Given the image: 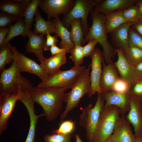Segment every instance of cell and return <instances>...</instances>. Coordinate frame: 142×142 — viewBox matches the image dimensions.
I'll list each match as a JSON object with an SVG mask.
<instances>
[{
    "instance_id": "obj_39",
    "label": "cell",
    "mask_w": 142,
    "mask_h": 142,
    "mask_svg": "<svg viewBox=\"0 0 142 142\" xmlns=\"http://www.w3.org/2000/svg\"><path fill=\"white\" fill-rule=\"evenodd\" d=\"M98 43L97 40L92 39L89 40L86 45L83 47V52L84 57H90L95 49V46Z\"/></svg>"
},
{
    "instance_id": "obj_15",
    "label": "cell",
    "mask_w": 142,
    "mask_h": 142,
    "mask_svg": "<svg viewBox=\"0 0 142 142\" xmlns=\"http://www.w3.org/2000/svg\"><path fill=\"white\" fill-rule=\"evenodd\" d=\"M105 102V105H113L118 107L121 116L124 115L130 109V101L131 94L129 91L124 93H120L110 90L101 93Z\"/></svg>"
},
{
    "instance_id": "obj_45",
    "label": "cell",
    "mask_w": 142,
    "mask_h": 142,
    "mask_svg": "<svg viewBox=\"0 0 142 142\" xmlns=\"http://www.w3.org/2000/svg\"><path fill=\"white\" fill-rule=\"evenodd\" d=\"M50 50L51 54V56L59 54L63 51H66L65 49L59 48L55 44L52 45L51 47Z\"/></svg>"
},
{
    "instance_id": "obj_5",
    "label": "cell",
    "mask_w": 142,
    "mask_h": 142,
    "mask_svg": "<svg viewBox=\"0 0 142 142\" xmlns=\"http://www.w3.org/2000/svg\"><path fill=\"white\" fill-rule=\"evenodd\" d=\"M120 110L118 106L104 105L101 111L92 142H105L113 133L120 118Z\"/></svg>"
},
{
    "instance_id": "obj_8",
    "label": "cell",
    "mask_w": 142,
    "mask_h": 142,
    "mask_svg": "<svg viewBox=\"0 0 142 142\" xmlns=\"http://www.w3.org/2000/svg\"><path fill=\"white\" fill-rule=\"evenodd\" d=\"M85 66H74L70 69L49 75L45 80L41 81L37 87L42 88L57 87L72 89L79 75L86 69Z\"/></svg>"
},
{
    "instance_id": "obj_28",
    "label": "cell",
    "mask_w": 142,
    "mask_h": 142,
    "mask_svg": "<svg viewBox=\"0 0 142 142\" xmlns=\"http://www.w3.org/2000/svg\"><path fill=\"white\" fill-rule=\"evenodd\" d=\"M124 56L128 63L136 67L142 61V50L135 46L130 45L123 50Z\"/></svg>"
},
{
    "instance_id": "obj_36",
    "label": "cell",
    "mask_w": 142,
    "mask_h": 142,
    "mask_svg": "<svg viewBox=\"0 0 142 142\" xmlns=\"http://www.w3.org/2000/svg\"><path fill=\"white\" fill-rule=\"evenodd\" d=\"M130 45L135 46L142 50V36L131 27L129 30Z\"/></svg>"
},
{
    "instance_id": "obj_41",
    "label": "cell",
    "mask_w": 142,
    "mask_h": 142,
    "mask_svg": "<svg viewBox=\"0 0 142 142\" xmlns=\"http://www.w3.org/2000/svg\"><path fill=\"white\" fill-rule=\"evenodd\" d=\"M133 95L142 98V84L139 82L135 83L129 91Z\"/></svg>"
},
{
    "instance_id": "obj_4",
    "label": "cell",
    "mask_w": 142,
    "mask_h": 142,
    "mask_svg": "<svg viewBox=\"0 0 142 142\" xmlns=\"http://www.w3.org/2000/svg\"><path fill=\"white\" fill-rule=\"evenodd\" d=\"M33 85L29 80L21 75L14 60L9 67L1 72L0 94H11L21 92L23 94Z\"/></svg>"
},
{
    "instance_id": "obj_12",
    "label": "cell",
    "mask_w": 142,
    "mask_h": 142,
    "mask_svg": "<svg viewBox=\"0 0 142 142\" xmlns=\"http://www.w3.org/2000/svg\"><path fill=\"white\" fill-rule=\"evenodd\" d=\"M75 0H41L40 8L47 16L48 21L55 18L61 14H67L71 9Z\"/></svg>"
},
{
    "instance_id": "obj_42",
    "label": "cell",
    "mask_w": 142,
    "mask_h": 142,
    "mask_svg": "<svg viewBox=\"0 0 142 142\" xmlns=\"http://www.w3.org/2000/svg\"><path fill=\"white\" fill-rule=\"evenodd\" d=\"M135 82L142 80V61L135 68Z\"/></svg>"
},
{
    "instance_id": "obj_18",
    "label": "cell",
    "mask_w": 142,
    "mask_h": 142,
    "mask_svg": "<svg viewBox=\"0 0 142 142\" xmlns=\"http://www.w3.org/2000/svg\"><path fill=\"white\" fill-rule=\"evenodd\" d=\"M138 0H102L94 10L106 15L113 12L127 8L135 4Z\"/></svg>"
},
{
    "instance_id": "obj_47",
    "label": "cell",
    "mask_w": 142,
    "mask_h": 142,
    "mask_svg": "<svg viewBox=\"0 0 142 142\" xmlns=\"http://www.w3.org/2000/svg\"><path fill=\"white\" fill-rule=\"evenodd\" d=\"M13 1L19 3L25 4L27 6H28L32 1V0H15Z\"/></svg>"
},
{
    "instance_id": "obj_9",
    "label": "cell",
    "mask_w": 142,
    "mask_h": 142,
    "mask_svg": "<svg viewBox=\"0 0 142 142\" xmlns=\"http://www.w3.org/2000/svg\"><path fill=\"white\" fill-rule=\"evenodd\" d=\"M12 50L16 62L20 72H26L37 75L43 81L47 78L48 74L41 66L33 59L19 52L15 46H12Z\"/></svg>"
},
{
    "instance_id": "obj_2",
    "label": "cell",
    "mask_w": 142,
    "mask_h": 142,
    "mask_svg": "<svg viewBox=\"0 0 142 142\" xmlns=\"http://www.w3.org/2000/svg\"><path fill=\"white\" fill-rule=\"evenodd\" d=\"M91 18L92 23L89 31L84 38L82 45L92 39H97L102 47L105 63L107 64L115 57L114 48L108 40L105 27V15L94 10L91 12Z\"/></svg>"
},
{
    "instance_id": "obj_24",
    "label": "cell",
    "mask_w": 142,
    "mask_h": 142,
    "mask_svg": "<svg viewBox=\"0 0 142 142\" xmlns=\"http://www.w3.org/2000/svg\"><path fill=\"white\" fill-rule=\"evenodd\" d=\"M105 15V27L107 34H110L122 25L129 22L124 18L122 9L113 12Z\"/></svg>"
},
{
    "instance_id": "obj_51",
    "label": "cell",
    "mask_w": 142,
    "mask_h": 142,
    "mask_svg": "<svg viewBox=\"0 0 142 142\" xmlns=\"http://www.w3.org/2000/svg\"><path fill=\"white\" fill-rule=\"evenodd\" d=\"M105 142H114L109 139H108Z\"/></svg>"
},
{
    "instance_id": "obj_1",
    "label": "cell",
    "mask_w": 142,
    "mask_h": 142,
    "mask_svg": "<svg viewBox=\"0 0 142 142\" xmlns=\"http://www.w3.org/2000/svg\"><path fill=\"white\" fill-rule=\"evenodd\" d=\"M67 89L57 87H33L23 95L39 104L42 108L43 116L49 121L57 117L63 108V100Z\"/></svg>"
},
{
    "instance_id": "obj_46",
    "label": "cell",
    "mask_w": 142,
    "mask_h": 142,
    "mask_svg": "<svg viewBox=\"0 0 142 142\" xmlns=\"http://www.w3.org/2000/svg\"><path fill=\"white\" fill-rule=\"evenodd\" d=\"M135 4L138 7L140 13L141 18L142 17V0H138Z\"/></svg>"
},
{
    "instance_id": "obj_48",
    "label": "cell",
    "mask_w": 142,
    "mask_h": 142,
    "mask_svg": "<svg viewBox=\"0 0 142 142\" xmlns=\"http://www.w3.org/2000/svg\"><path fill=\"white\" fill-rule=\"evenodd\" d=\"M76 138V141L75 142H83L81 140L79 135L77 134L74 135Z\"/></svg>"
},
{
    "instance_id": "obj_37",
    "label": "cell",
    "mask_w": 142,
    "mask_h": 142,
    "mask_svg": "<svg viewBox=\"0 0 142 142\" xmlns=\"http://www.w3.org/2000/svg\"><path fill=\"white\" fill-rule=\"evenodd\" d=\"M130 89L128 83L120 78L114 83L111 90L120 93H124L129 92Z\"/></svg>"
},
{
    "instance_id": "obj_7",
    "label": "cell",
    "mask_w": 142,
    "mask_h": 142,
    "mask_svg": "<svg viewBox=\"0 0 142 142\" xmlns=\"http://www.w3.org/2000/svg\"><path fill=\"white\" fill-rule=\"evenodd\" d=\"M102 0H75L72 8L67 14L63 16L62 19L61 20L62 23L67 29L69 28L72 21L75 19H80L85 36L89 29L87 20L88 14L93 11L94 7Z\"/></svg>"
},
{
    "instance_id": "obj_25",
    "label": "cell",
    "mask_w": 142,
    "mask_h": 142,
    "mask_svg": "<svg viewBox=\"0 0 142 142\" xmlns=\"http://www.w3.org/2000/svg\"><path fill=\"white\" fill-rule=\"evenodd\" d=\"M36 23L34 25V33L37 34L44 36L48 33L55 34L57 31L55 26L53 22L45 21L42 17L37 9L35 14Z\"/></svg>"
},
{
    "instance_id": "obj_10",
    "label": "cell",
    "mask_w": 142,
    "mask_h": 142,
    "mask_svg": "<svg viewBox=\"0 0 142 142\" xmlns=\"http://www.w3.org/2000/svg\"><path fill=\"white\" fill-rule=\"evenodd\" d=\"M90 57L91 94L92 96L96 93H101L100 82L102 72V62L104 59L103 53L99 48H95Z\"/></svg>"
},
{
    "instance_id": "obj_19",
    "label": "cell",
    "mask_w": 142,
    "mask_h": 142,
    "mask_svg": "<svg viewBox=\"0 0 142 142\" xmlns=\"http://www.w3.org/2000/svg\"><path fill=\"white\" fill-rule=\"evenodd\" d=\"M28 36L29 39L26 44V52L34 53L40 63L43 62L46 59L43 54V48L46 41L43 36L37 34L30 30Z\"/></svg>"
},
{
    "instance_id": "obj_27",
    "label": "cell",
    "mask_w": 142,
    "mask_h": 142,
    "mask_svg": "<svg viewBox=\"0 0 142 142\" xmlns=\"http://www.w3.org/2000/svg\"><path fill=\"white\" fill-rule=\"evenodd\" d=\"M70 31L71 41L75 45L82 46L84 38L81 20L77 19L73 20L70 23Z\"/></svg>"
},
{
    "instance_id": "obj_26",
    "label": "cell",
    "mask_w": 142,
    "mask_h": 142,
    "mask_svg": "<svg viewBox=\"0 0 142 142\" xmlns=\"http://www.w3.org/2000/svg\"><path fill=\"white\" fill-rule=\"evenodd\" d=\"M30 31L26 28L23 18L19 19L9 27L6 38L1 48L9 43L10 40L17 36H22L24 38L28 36Z\"/></svg>"
},
{
    "instance_id": "obj_11",
    "label": "cell",
    "mask_w": 142,
    "mask_h": 142,
    "mask_svg": "<svg viewBox=\"0 0 142 142\" xmlns=\"http://www.w3.org/2000/svg\"><path fill=\"white\" fill-rule=\"evenodd\" d=\"M23 94H0V135L7 129L8 121L14 109L16 102Z\"/></svg>"
},
{
    "instance_id": "obj_17",
    "label": "cell",
    "mask_w": 142,
    "mask_h": 142,
    "mask_svg": "<svg viewBox=\"0 0 142 142\" xmlns=\"http://www.w3.org/2000/svg\"><path fill=\"white\" fill-rule=\"evenodd\" d=\"M102 66L100 82L101 93L111 90L114 83L120 78L118 70L112 59L107 64H105L104 59Z\"/></svg>"
},
{
    "instance_id": "obj_14",
    "label": "cell",
    "mask_w": 142,
    "mask_h": 142,
    "mask_svg": "<svg viewBox=\"0 0 142 142\" xmlns=\"http://www.w3.org/2000/svg\"><path fill=\"white\" fill-rule=\"evenodd\" d=\"M118 56L116 61L114 62L120 78L125 80L131 88L135 83V67L130 64L127 60L121 48H115Z\"/></svg>"
},
{
    "instance_id": "obj_29",
    "label": "cell",
    "mask_w": 142,
    "mask_h": 142,
    "mask_svg": "<svg viewBox=\"0 0 142 142\" xmlns=\"http://www.w3.org/2000/svg\"><path fill=\"white\" fill-rule=\"evenodd\" d=\"M12 46L8 43L0 49V71L2 72L5 69L6 65L12 63L14 60V56L12 50Z\"/></svg>"
},
{
    "instance_id": "obj_49",
    "label": "cell",
    "mask_w": 142,
    "mask_h": 142,
    "mask_svg": "<svg viewBox=\"0 0 142 142\" xmlns=\"http://www.w3.org/2000/svg\"><path fill=\"white\" fill-rule=\"evenodd\" d=\"M135 142H142V137L136 136Z\"/></svg>"
},
{
    "instance_id": "obj_33",
    "label": "cell",
    "mask_w": 142,
    "mask_h": 142,
    "mask_svg": "<svg viewBox=\"0 0 142 142\" xmlns=\"http://www.w3.org/2000/svg\"><path fill=\"white\" fill-rule=\"evenodd\" d=\"M69 53L70 54L69 58L74 63V66H80L83 61L84 57L83 52V47L81 45H75Z\"/></svg>"
},
{
    "instance_id": "obj_40",
    "label": "cell",
    "mask_w": 142,
    "mask_h": 142,
    "mask_svg": "<svg viewBox=\"0 0 142 142\" xmlns=\"http://www.w3.org/2000/svg\"><path fill=\"white\" fill-rule=\"evenodd\" d=\"M46 39L43 48L44 51H45L50 50L52 45L56 44L57 42H59L58 37L55 35L52 36L50 33H48L46 34Z\"/></svg>"
},
{
    "instance_id": "obj_21",
    "label": "cell",
    "mask_w": 142,
    "mask_h": 142,
    "mask_svg": "<svg viewBox=\"0 0 142 142\" xmlns=\"http://www.w3.org/2000/svg\"><path fill=\"white\" fill-rule=\"evenodd\" d=\"M55 26L57 33L55 34L61 39L59 43L61 48L66 50V53H69L75 47V45L71 40L70 32L62 23L59 17L52 18Z\"/></svg>"
},
{
    "instance_id": "obj_43",
    "label": "cell",
    "mask_w": 142,
    "mask_h": 142,
    "mask_svg": "<svg viewBox=\"0 0 142 142\" xmlns=\"http://www.w3.org/2000/svg\"><path fill=\"white\" fill-rule=\"evenodd\" d=\"M9 29V27L0 29V48L4 42Z\"/></svg>"
},
{
    "instance_id": "obj_30",
    "label": "cell",
    "mask_w": 142,
    "mask_h": 142,
    "mask_svg": "<svg viewBox=\"0 0 142 142\" xmlns=\"http://www.w3.org/2000/svg\"><path fill=\"white\" fill-rule=\"evenodd\" d=\"M41 0H32L27 6L24 15V22L27 30L29 31L33 22L34 16Z\"/></svg>"
},
{
    "instance_id": "obj_16",
    "label": "cell",
    "mask_w": 142,
    "mask_h": 142,
    "mask_svg": "<svg viewBox=\"0 0 142 142\" xmlns=\"http://www.w3.org/2000/svg\"><path fill=\"white\" fill-rule=\"evenodd\" d=\"M135 137L124 115L121 116L117 122L113 132L108 139L114 142H135Z\"/></svg>"
},
{
    "instance_id": "obj_50",
    "label": "cell",
    "mask_w": 142,
    "mask_h": 142,
    "mask_svg": "<svg viewBox=\"0 0 142 142\" xmlns=\"http://www.w3.org/2000/svg\"><path fill=\"white\" fill-rule=\"evenodd\" d=\"M141 111H142V98H141Z\"/></svg>"
},
{
    "instance_id": "obj_3",
    "label": "cell",
    "mask_w": 142,
    "mask_h": 142,
    "mask_svg": "<svg viewBox=\"0 0 142 142\" xmlns=\"http://www.w3.org/2000/svg\"><path fill=\"white\" fill-rule=\"evenodd\" d=\"M90 65L79 75L71 90L65 93L63 103L66 105L63 112L60 116V121L59 125L63 121L68 113L77 107L81 98L85 94H87L89 98L92 96L91 94L90 72Z\"/></svg>"
},
{
    "instance_id": "obj_52",
    "label": "cell",
    "mask_w": 142,
    "mask_h": 142,
    "mask_svg": "<svg viewBox=\"0 0 142 142\" xmlns=\"http://www.w3.org/2000/svg\"><path fill=\"white\" fill-rule=\"evenodd\" d=\"M138 82H139L140 83H141V84H142V80Z\"/></svg>"
},
{
    "instance_id": "obj_23",
    "label": "cell",
    "mask_w": 142,
    "mask_h": 142,
    "mask_svg": "<svg viewBox=\"0 0 142 142\" xmlns=\"http://www.w3.org/2000/svg\"><path fill=\"white\" fill-rule=\"evenodd\" d=\"M27 6L13 1L1 0L0 1V9L1 11L19 19L23 18Z\"/></svg>"
},
{
    "instance_id": "obj_22",
    "label": "cell",
    "mask_w": 142,
    "mask_h": 142,
    "mask_svg": "<svg viewBox=\"0 0 142 142\" xmlns=\"http://www.w3.org/2000/svg\"><path fill=\"white\" fill-rule=\"evenodd\" d=\"M66 51L46 59L40 65L48 75L54 74L60 71L61 66L67 62Z\"/></svg>"
},
{
    "instance_id": "obj_13",
    "label": "cell",
    "mask_w": 142,
    "mask_h": 142,
    "mask_svg": "<svg viewBox=\"0 0 142 142\" xmlns=\"http://www.w3.org/2000/svg\"><path fill=\"white\" fill-rule=\"evenodd\" d=\"M130 94V109L128 114L125 116L129 123L133 125L135 136L142 137L141 98Z\"/></svg>"
},
{
    "instance_id": "obj_20",
    "label": "cell",
    "mask_w": 142,
    "mask_h": 142,
    "mask_svg": "<svg viewBox=\"0 0 142 142\" xmlns=\"http://www.w3.org/2000/svg\"><path fill=\"white\" fill-rule=\"evenodd\" d=\"M135 22L125 23L110 33L112 42L116 48H121L124 50L129 46V30Z\"/></svg>"
},
{
    "instance_id": "obj_34",
    "label": "cell",
    "mask_w": 142,
    "mask_h": 142,
    "mask_svg": "<svg viewBox=\"0 0 142 142\" xmlns=\"http://www.w3.org/2000/svg\"><path fill=\"white\" fill-rule=\"evenodd\" d=\"M71 134L54 133L47 134L44 137L45 142H70L71 138Z\"/></svg>"
},
{
    "instance_id": "obj_35",
    "label": "cell",
    "mask_w": 142,
    "mask_h": 142,
    "mask_svg": "<svg viewBox=\"0 0 142 142\" xmlns=\"http://www.w3.org/2000/svg\"><path fill=\"white\" fill-rule=\"evenodd\" d=\"M75 126V122L69 120L63 121L60 125L59 128L53 130L52 133L71 134L73 131Z\"/></svg>"
},
{
    "instance_id": "obj_38",
    "label": "cell",
    "mask_w": 142,
    "mask_h": 142,
    "mask_svg": "<svg viewBox=\"0 0 142 142\" xmlns=\"http://www.w3.org/2000/svg\"><path fill=\"white\" fill-rule=\"evenodd\" d=\"M19 19L1 11L0 12V28L9 27L13 22L17 21Z\"/></svg>"
},
{
    "instance_id": "obj_6",
    "label": "cell",
    "mask_w": 142,
    "mask_h": 142,
    "mask_svg": "<svg viewBox=\"0 0 142 142\" xmlns=\"http://www.w3.org/2000/svg\"><path fill=\"white\" fill-rule=\"evenodd\" d=\"M94 106L90 104L85 108H81L82 113L80 116L79 124L86 131L87 138L92 142L102 110L105 105L101 94H98Z\"/></svg>"
},
{
    "instance_id": "obj_44",
    "label": "cell",
    "mask_w": 142,
    "mask_h": 142,
    "mask_svg": "<svg viewBox=\"0 0 142 142\" xmlns=\"http://www.w3.org/2000/svg\"><path fill=\"white\" fill-rule=\"evenodd\" d=\"M131 27L142 36V17L139 21L134 23Z\"/></svg>"
},
{
    "instance_id": "obj_31",
    "label": "cell",
    "mask_w": 142,
    "mask_h": 142,
    "mask_svg": "<svg viewBox=\"0 0 142 142\" xmlns=\"http://www.w3.org/2000/svg\"><path fill=\"white\" fill-rule=\"evenodd\" d=\"M27 111L30 119V126L28 134L25 142H34L35 139L36 128L38 119L42 116L41 114L37 115L35 114V108L31 107Z\"/></svg>"
},
{
    "instance_id": "obj_32",
    "label": "cell",
    "mask_w": 142,
    "mask_h": 142,
    "mask_svg": "<svg viewBox=\"0 0 142 142\" xmlns=\"http://www.w3.org/2000/svg\"><path fill=\"white\" fill-rule=\"evenodd\" d=\"M122 11L124 18L129 22H136L141 18L139 8L135 4Z\"/></svg>"
}]
</instances>
